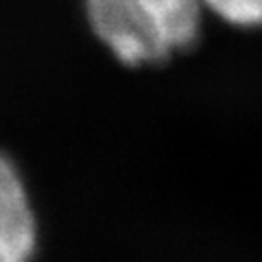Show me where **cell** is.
Returning <instances> with one entry per match:
<instances>
[{"label":"cell","instance_id":"obj_1","mask_svg":"<svg viewBox=\"0 0 262 262\" xmlns=\"http://www.w3.org/2000/svg\"><path fill=\"white\" fill-rule=\"evenodd\" d=\"M98 39L127 66L164 63L192 48L201 0H85Z\"/></svg>","mask_w":262,"mask_h":262},{"label":"cell","instance_id":"obj_2","mask_svg":"<svg viewBox=\"0 0 262 262\" xmlns=\"http://www.w3.org/2000/svg\"><path fill=\"white\" fill-rule=\"evenodd\" d=\"M35 251V216L13 162L0 153V262H29Z\"/></svg>","mask_w":262,"mask_h":262},{"label":"cell","instance_id":"obj_3","mask_svg":"<svg viewBox=\"0 0 262 262\" xmlns=\"http://www.w3.org/2000/svg\"><path fill=\"white\" fill-rule=\"evenodd\" d=\"M219 18L236 27H262V0H201Z\"/></svg>","mask_w":262,"mask_h":262}]
</instances>
